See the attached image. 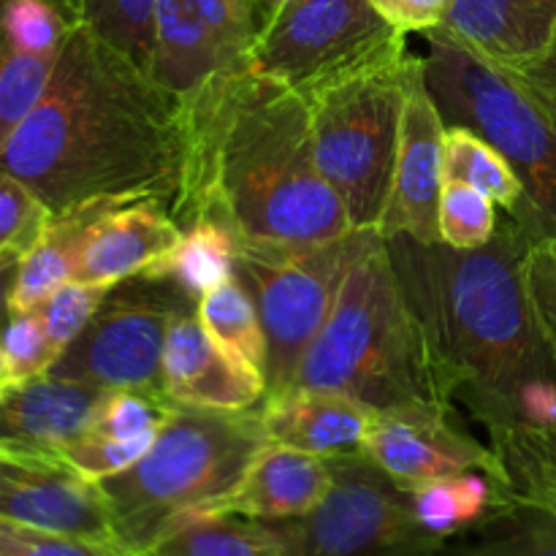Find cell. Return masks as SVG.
<instances>
[{
  "label": "cell",
  "mask_w": 556,
  "mask_h": 556,
  "mask_svg": "<svg viewBox=\"0 0 556 556\" xmlns=\"http://www.w3.org/2000/svg\"><path fill=\"white\" fill-rule=\"evenodd\" d=\"M0 168L52 215L90 201L157 199L182 190V98L81 22L52 79L0 152Z\"/></svg>",
  "instance_id": "cell-1"
},
{
  "label": "cell",
  "mask_w": 556,
  "mask_h": 556,
  "mask_svg": "<svg viewBox=\"0 0 556 556\" xmlns=\"http://www.w3.org/2000/svg\"><path fill=\"white\" fill-rule=\"evenodd\" d=\"M185 168L172 210L182 228L215 220L239 248H299L353 231L315 161L307 96L253 65L182 98Z\"/></svg>",
  "instance_id": "cell-2"
},
{
  "label": "cell",
  "mask_w": 556,
  "mask_h": 556,
  "mask_svg": "<svg viewBox=\"0 0 556 556\" xmlns=\"http://www.w3.org/2000/svg\"><path fill=\"white\" fill-rule=\"evenodd\" d=\"M532 242L505 212L492 242L478 250L410 237L386 239L440 389L483 429L503 416L519 386L556 369L532 318L521 271Z\"/></svg>",
  "instance_id": "cell-3"
},
{
  "label": "cell",
  "mask_w": 556,
  "mask_h": 556,
  "mask_svg": "<svg viewBox=\"0 0 556 556\" xmlns=\"http://www.w3.org/2000/svg\"><path fill=\"white\" fill-rule=\"evenodd\" d=\"M291 386L337 391L372 410L402 402H451L440 389L421 324L407 304L386 239L348 271L324 329L286 389Z\"/></svg>",
  "instance_id": "cell-4"
},
{
  "label": "cell",
  "mask_w": 556,
  "mask_h": 556,
  "mask_svg": "<svg viewBox=\"0 0 556 556\" xmlns=\"http://www.w3.org/2000/svg\"><path fill=\"white\" fill-rule=\"evenodd\" d=\"M266 443L258 407L226 413L174 405L150 451L101 481L119 546L147 552L174 525L215 508Z\"/></svg>",
  "instance_id": "cell-5"
},
{
  "label": "cell",
  "mask_w": 556,
  "mask_h": 556,
  "mask_svg": "<svg viewBox=\"0 0 556 556\" xmlns=\"http://www.w3.org/2000/svg\"><path fill=\"white\" fill-rule=\"evenodd\" d=\"M416 60L400 33L304 92L315 161L353 228H378L383 220Z\"/></svg>",
  "instance_id": "cell-6"
},
{
  "label": "cell",
  "mask_w": 556,
  "mask_h": 556,
  "mask_svg": "<svg viewBox=\"0 0 556 556\" xmlns=\"http://www.w3.org/2000/svg\"><path fill=\"white\" fill-rule=\"evenodd\" d=\"M424 74L445 125H467L492 141L527 193L525 231L556 237V119L500 65L440 33H424Z\"/></svg>",
  "instance_id": "cell-7"
},
{
  "label": "cell",
  "mask_w": 556,
  "mask_h": 556,
  "mask_svg": "<svg viewBox=\"0 0 556 556\" xmlns=\"http://www.w3.org/2000/svg\"><path fill=\"white\" fill-rule=\"evenodd\" d=\"M380 239L378 228H353L318 244L239 248L233 275L250 291L264 324L269 394L291 383L299 362L324 329L348 271Z\"/></svg>",
  "instance_id": "cell-8"
},
{
  "label": "cell",
  "mask_w": 556,
  "mask_h": 556,
  "mask_svg": "<svg viewBox=\"0 0 556 556\" xmlns=\"http://www.w3.org/2000/svg\"><path fill=\"white\" fill-rule=\"evenodd\" d=\"M195 309L177 282L136 275L117 282L79 337L49 369L101 391L134 389L163 396V351L174 318Z\"/></svg>",
  "instance_id": "cell-9"
},
{
  "label": "cell",
  "mask_w": 556,
  "mask_h": 556,
  "mask_svg": "<svg viewBox=\"0 0 556 556\" xmlns=\"http://www.w3.org/2000/svg\"><path fill=\"white\" fill-rule=\"evenodd\" d=\"M329 467L324 500L302 519L286 521L293 556H429L443 543L416 519L410 489L367 454L337 456Z\"/></svg>",
  "instance_id": "cell-10"
},
{
  "label": "cell",
  "mask_w": 556,
  "mask_h": 556,
  "mask_svg": "<svg viewBox=\"0 0 556 556\" xmlns=\"http://www.w3.org/2000/svg\"><path fill=\"white\" fill-rule=\"evenodd\" d=\"M394 36L372 0H282L266 14L250 65L307 92Z\"/></svg>",
  "instance_id": "cell-11"
},
{
  "label": "cell",
  "mask_w": 556,
  "mask_h": 556,
  "mask_svg": "<svg viewBox=\"0 0 556 556\" xmlns=\"http://www.w3.org/2000/svg\"><path fill=\"white\" fill-rule=\"evenodd\" d=\"M269 5L258 0H155L150 76L188 98L212 76L248 68Z\"/></svg>",
  "instance_id": "cell-12"
},
{
  "label": "cell",
  "mask_w": 556,
  "mask_h": 556,
  "mask_svg": "<svg viewBox=\"0 0 556 556\" xmlns=\"http://www.w3.org/2000/svg\"><path fill=\"white\" fill-rule=\"evenodd\" d=\"M364 454L405 489L467 470L505 476L492 445L462 427L451 402H402L375 410Z\"/></svg>",
  "instance_id": "cell-13"
},
{
  "label": "cell",
  "mask_w": 556,
  "mask_h": 556,
  "mask_svg": "<svg viewBox=\"0 0 556 556\" xmlns=\"http://www.w3.org/2000/svg\"><path fill=\"white\" fill-rule=\"evenodd\" d=\"M0 521L117 543L101 483L52 454L0 448Z\"/></svg>",
  "instance_id": "cell-14"
},
{
  "label": "cell",
  "mask_w": 556,
  "mask_h": 556,
  "mask_svg": "<svg viewBox=\"0 0 556 556\" xmlns=\"http://www.w3.org/2000/svg\"><path fill=\"white\" fill-rule=\"evenodd\" d=\"M443 139L445 123L429 92L424 54H418L407 81L394 185L378 226L383 239L410 237L427 244L440 242V199L445 188Z\"/></svg>",
  "instance_id": "cell-15"
},
{
  "label": "cell",
  "mask_w": 556,
  "mask_h": 556,
  "mask_svg": "<svg viewBox=\"0 0 556 556\" xmlns=\"http://www.w3.org/2000/svg\"><path fill=\"white\" fill-rule=\"evenodd\" d=\"M79 25L71 0H0V152L41 101Z\"/></svg>",
  "instance_id": "cell-16"
},
{
  "label": "cell",
  "mask_w": 556,
  "mask_h": 556,
  "mask_svg": "<svg viewBox=\"0 0 556 556\" xmlns=\"http://www.w3.org/2000/svg\"><path fill=\"white\" fill-rule=\"evenodd\" d=\"M269 394L264 369L215 340L195 309L177 315L163 351V396L179 407L242 413Z\"/></svg>",
  "instance_id": "cell-17"
},
{
  "label": "cell",
  "mask_w": 556,
  "mask_h": 556,
  "mask_svg": "<svg viewBox=\"0 0 556 556\" xmlns=\"http://www.w3.org/2000/svg\"><path fill=\"white\" fill-rule=\"evenodd\" d=\"M103 391L47 372L0 394V448L60 456L90 429Z\"/></svg>",
  "instance_id": "cell-18"
},
{
  "label": "cell",
  "mask_w": 556,
  "mask_h": 556,
  "mask_svg": "<svg viewBox=\"0 0 556 556\" xmlns=\"http://www.w3.org/2000/svg\"><path fill=\"white\" fill-rule=\"evenodd\" d=\"M258 418L269 443L288 445L320 459H337L364 454L375 410L337 391L291 386L266 394Z\"/></svg>",
  "instance_id": "cell-19"
},
{
  "label": "cell",
  "mask_w": 556,
  "mask_h": 556,
  "mask_svg": "<svg viewBox=\"0 0 556 556\" xmlns=\"http://www.w3.org/2000/svg\"><path fill=\"white\" fill-rule=\"evenodd\" d=\"M179 237L182 226L163 201H112L92 226L74 277L90 282H123L161 261Z\"/></svg>",
  "instance_id": "cell-20"
},
{
  "label": "cell",
  "mask_w": 556,
  "mask_h": 556,
  "mask_svg": "<svg viewBox=\"0 0 556 556\" xmlns=\"http://www.w3.org/2000/svg\"><path fill=\"white\" fill-rule=\"evenodd\" d=\"M554 22L556 0H454L432 30L500 68H519L543 52Z\"/></svg>",
  "instance_id": "cell-21"
},
{
  "label": "cell",
  "mask_w": 556,
  "mask_h": 556,
  "mask_svg": "<svg viewBox=\"0 0 556 556\" xmlns=\"http://www.w3.org/2000/svg\"><path fill=\"white\" fill-rule=\"evenodd\" d=\"M331 483L329 459L266 443L242 481L206 514L248 516L261 521H293L324 500Z\"/></svg>",
  "instance_id": "cell-22"
},
{
  "label": "cell",
  "mask_w": 556,
  "mask_h": 556,
  "mask_svg": "<svg viewBox=\"0 0 556 556\" xmlns=\"http://www.w3.org/2000/svg\"><path fill=\"white\" fill-rule=\"evenodd\" d=\"M109 204L112 201H90V204L58 212L52 217L41 242L16 266L9 296L11 313L36 309L63 282L74 280L76 264H79L87 237H90L92 226H96V220Z\"/></svg>",
  "instance_id": "cell-23"
},
{
  "label": "cell",
  "mask_w": 556,
  "mask_h": 556,
  "mask_svg": "<svg viewBox=\"0 0 556 556\" xmlns=\"http://www.w3.org/2000/svg\"><path fill=\"white\" fill-rule=\"evenodd\" d=\"M144 554L150 556H293L286 521L231 514H199L174 525Z\"/></svg>",
  "instance_id": "cell-24"
},
{
  "label": "cell",
  "mask_w": 556,
  "mask_h": 556,
  "mask_svg": "<svg viewBox=\"0 0 556 556\" xmlns=\"http://www.w3.org/2000/svg\"><path fill=\"white\" fill-rule=\"evenodd\" d=\"M410 497L424 530L445 541L514 503L516 492L500 472L467 470L410 489Z\"/></svg>",
  "instance_id": "cell-25"
},
{
  "label": "cell",
  "mask_w": 556,
  "mask_h": 556,
  "mask_svg": "<svg viewBox=\"0 0 556 556\" xmlns=\"http://www.w3.org/2000/svg\"><path fill=\"white\" fill-rule=\"evenodd\" d=\"M429 556H556V510L516 497Z\"/></svg>",
  "instance_id": "cell-26"
},
{
  "label": "cell",
  "mask_w": 556,
  "mask_h": 556,
  "mask_svg": "<svg viewBox=\"0 0 556 556\" xmlns=\"http://www.w3.org/2000/svg\"><path fill=\"white\" fill-rule=\"evenodd\" d=\"M443 177L445 182H465L483 190L505 215L525 226V182L514 172L508 157L467 125H445Z\"/></svg>",
  "instance_id": "cell-27"
},
{
  "label": "cell",
  "mask_w": 556,
  "mask_h": 556,
  "mask_svg": "<svg viewBox=\"0 0 556 556\" xmlns=\"http://www.w3.org/2000/svg\"><path fill=\"white\" fill-rule=\"evenodd\" d=\"M237 253L239 242L226 226L215 220H195L193 226L182 228L179 242L141 275L177 282L190 299L199 302L210 288L233 277Z\"/></svg>",
  "instance_id": "cell-28"
},
{
  "label": "cell",
  "mask_w": 556,
  "mask_h": 556,
  "mask_svg": "<svg viewBox=\"0 0 556 556\" xmlns=\"http://www.w3.org/2000/svg\"><path fill=\"white\" fill-rule=\"evenodd\" d=\"M195 315L220 345H226L228 351L266 372L269 345H266L264 324H261L253 296L239 282L237 275L223 280L220 286L210 288L195 302Z\"/></svg>",
  "instance_id": "cell-29"
},
{
  "label": "cell",
  "mask_w": 556,
  "mask_h": 556,
  "mask_svg": "<svg viewBox=\"0 0 556 556\" xmlns=\"http://www.w3.org/2000/svg\"><path fill=\"white\" fill-rule=\"evenodd\" d=\"M81 22L150 74L155 54V0H81Z\"/></svg>",
  "instance_id": "cell-30"
},
{
  "label": "cell",
  "mask_w": 556,
  "mask_h": 556,
  "mask_svg": "<svg viewBox=\"0 0 556 556\" xmlns=\"http://www.w3.org/2000/svg\"><path fill=\"white\" fill-rule=\"evenodd\" d=\"M516 497L556 510V429L489 440Z\"/></svg>",
  "instance_id": "cell-31"
},
{
  "label": "cell",
  "mask_w": 556,
  "mask_h": 556,
  "mask_svg": "<svg viewBox=\"0 0 556 556\" xmlns=\"http://www.w3.org/2000/svg\"><path fill=\"white\" fill-rule=\"evenodd\" d=\"M52 210L22 179L0 168V271L16 269L41 242Z\"/></svg>",
  "instance_id": "cell-32"
},
{
  "label": "cell",
  "mask_w": 556,
  "mask_h": 556,
  "mask_svg": "<svg viewBox=\"0 0 556 556\" xmlns=\"http://www.w3.org/2000/svg\"><path fill=\"white\" fill-rule=\"evenodd\" d=\"M174 405L161 394L134 389L103 391L96 407L90 429L114 440H139L155 443L163 424L172 416Z\"/></svg>",
  "instance_id": "cell-33"
},
{
  "label": "cell",
  "mask_w": 556,
  "mask_h": 556,
  "mask_svg": "<svg viewBox=\"0 0 556 556\" xmlns=\"http://www.w3.org/2000/svg\"><path fill=\"white\" fill-rule=\"evenodd\" d=\"M500 228L497 204L483 190L465 182H445L440 199V242L456 250H478Z\"/></svg>",
  "instance_id": "cell-34"
},
{
  "label": "cell",
  "mask_w": 556,
  "mask_h": 556,
  "mask_svg": "<svg viewBox=\"0 0 556 556\" xmlns=\"http://www.w3.org/2000/svg\"><path fill=\"white\" fill-rule=\"evenodd\" d=\"M117 282H90V280H68L58 288L49 299H43L36 307L38 318H41L47 337L58 353H63L76 337L85 331L92 315L101 309L103 299Z\"/></svg>",
  "instance_id": "cell-35"
},
{
  "label": "cell",
  "mask_w": 556,
  "mask_h": 556,
  "mask_svg": "<svg viewBox=\"0 0 556 556\" xmlns=\"http://www.w3.org/2000/svg\"><path fill=\"white\" fill-rule=\"evenodd\" d=\"M0 345H3L11 386L47 375L60 358L36 309L9 313L5 324L0 326Z\"/></svg>",
  "instance_id": "cell-36"
},
{
  "label": "cell",
  "mask_w": 556,
  "mask_h": 556,
  "mask_svg": "<svg viewBox=\"0 0 556 556\" xmlns=\"http://www.w3.org/2000/svg\"><path fill=\"white\" fill-rule=\"evenodd\" d=\"M521 271H525L532 318H535L543 342L556 358V237L535 239L527 248Z\"/></svg>",
  "instance_id": "cell-37"
},
{
  "label": "cell",
  "mask_w": 556,
  "mask_h": 556,
  "mask_svg": "<svg viewBox=\"0 0 556 556\" xmlns=\"http://www.w3.org/2000/svg\"><path fill=\"white\" fill-rule=\"evenodd\" d=\"M150 445L152 443H139V440H114L87 429L74 443L65 445V451L60 456L71 467H76L85 478L101 483L106 478L134 467L150 451Z\"/></svg>",
  "instance_id": "cell-38"
},
{
  "label": "cell",
  "mask_w": 556,
  "mask_h": 556,
  "mask_svg": "<svg viewBox=\"0 0 556 556\" xmlns=\"http://www.w3.org/2000/svg\"><path fill=\"white\" fill-rule=\"evenodd\" d=\"M123 546L0 521V556H117Z\"/></svg>",
  "instance_id": "cell-39"
},
{
  "label": "cell",
  "mask_w": 556,
  "mask_h": 556,
  "mask_svg": "<svg viewBox=\"0 0 556 556\" xmlns=\"http://www.w3.org/2000/svg\"><path fill=\"white\" fill-rule=\"evenodd\" d=\"M454 0H372L375 9L380 11L391 27L410 36V33H429L443 22L445 11Z\"/></svg>",
  "instance_id": "cell-40"
},
{
  "label": "cell",
  "mask_w": 556,
  "mask_h": 556,
  "mask_svg": "<svg viewBox=\"0 0 556 556\" xmlns=\"http://www.w3.org/2000/svg\"><path fill=\"white\" fill-rule=\"evenodd\" d=\"M556 119V22L548 43L538 58L519 68H505Z\"/></svg>",
  "instance_id": "cell-41"
},
{
  "label": "cell",
  "mask_w": 556,
  "mask_h": 556,
  "mask_svg": "<svg viewBox=\"0 0 556 556\" xmlns=\"http://www.w3.org/2000/svg\"><path fill=\"white\" fill-rule=\"evenodd\" d=\"M14 271L16 269H3L0 271V326L5 324L9 318V296H11V282H14Z\"/></svg>",
  "instance_id": "cell-42"
},
{
  "label": "cell",
  "mask_w": 556,
  "mask_h": 556,
  "mask_svg": "<svg viewBox=\"0 0 556 556\" xmlns=\"http://www.w3.org/2000/svg\"><path fill=\"white\" fill-rule=\"evenodd\" d=\"M11 386V378H9V367H5V356H3V345H0V394H3L5 389Z\"/></svg>",
  "instance_id": "cell-43"
},
{
  "label": "cell",
  "mask_w": 556,
  "mask_h": 556,
  "mask_svg": "<svg viewBox=\"0 0 556 556\" xmlns=\"http://www.w3.org/2000/svg\"><path fill=\"white\" fill-rule=\"evenodd\" d=\"M117 556H150V554H144V552H130V548H123V552H119Z\"/></svg>",
  "instance_id": "cell-44"
},
{
  "label": "cell",
  "mask_w": 556,
  "mask_h": 556,
  "mask_svg": "<svg viewBox=\"0 0 556 556\" xmlns=\"http://www.w3.org/2000/svg\"><path fill=\"white\" fill-rule=\"evenodd\" d=\"M71 3H76V5H79V9H81V0H71Z\"/></svg>",
  "instance_id": "cell-45"
},
{
  "label": "cell",
  "mask_w": 556,
  "mask_h": 556,
  "mask_svg": "<svg viewBox=\"0 0 556 556\" xmlns=\"http://www.w3.org/2000/svg\"><path fill=\"white\" fill-rule=\"evenodd\" d=\"M258 3H264V0H258Z\"/></svg>",
  "instance_id": "cell-46"
}]
</instances>
